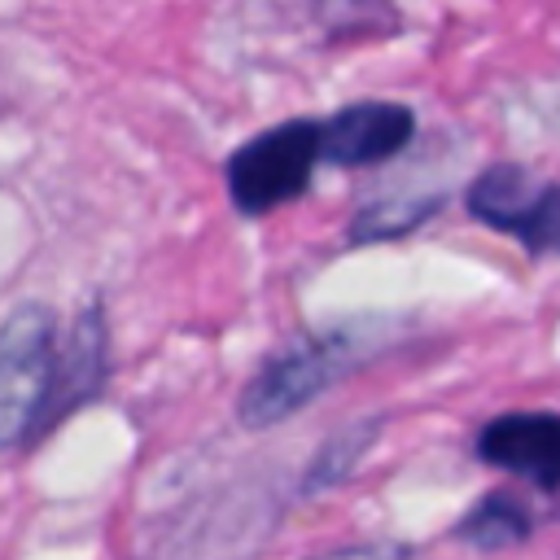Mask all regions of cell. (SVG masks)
Returning <instances> with one entry per match:
<instances>
[{"label":"cell","instance_id":"8992f818","mask_svg":"<svg viewBox=\"0 0 560 560\" xmlns=\"http://www.w3.org/2000/svg\"><path fill=\"white\" fill-rule=\"evenodd\" d=\"M337 346H311V350H289L276 354L241 394V420L245 424H271L289 411H298L311 394H319L332 376Z\"/></svg>","mask_w":560,"mask_h":560},{"label":"cell","instance_id":"ba28073f","mask_svg":"<svg viewBox=\"0 0 560 560\" xmlns=\"http://www.w3.org/2000/svg\"><path fill=\"white\" fill-rule=\"evenodd\" d=\"M315 18L328 35H385L394 31V0H315Z\"/></svg>","mask_w":560,"mask_h":560},{"label":"cell","instance_id":"7a4b0ae2","mask_svg":"<svg viewBox=\"0 0 560 560\" xmlns=\"http://www.w3.org/2000/svg\"><path fill=\"white\" fill-rule=\"evenodd\" d=\"M319 158V122L293 118L280 122L249 144H241L228 162V192L241 214H267L306 192Z\"/></svg>","mask_w":560,"mask_h":560},{"label":"cell","instance_id":"5b68a950","mask_svg":"<svg viewBox=\"0 0 560 560\" xmlns=\"http://www.w3.org/2000/svg\"><path fill=\"white\" fill-rule=\"evenodd\" d=\"M477 455L542 490H556L560 486V416L551 411L499 416L477 433Z\"/></svg>","mask_w":560,"mask_h":560},{"label":"cell","instance_id":"52a82bcc","mask_svg":"<svg viewBox=\"0 0 560 560\" xmlns=\"http://www.w3.org/2000/svg\"><path fill=\"white\" fill-rule=\"evenodd\" d=\"M529 534V516L512 503V499H486L481 508H472L459 525V538L490 551V547H512Z\"/></svg>","mask_w":560,"mask_h":560},{"label":"cell","instance_id":"6da1fadb","mask_svg":"<svg viewBox=\"0 0 560 560\" xmlns=\"http://www.w3.org/2000/svg\"><path fill=\"white\" fill-rule=\"evenodd\" d=\"M57 319L44 302H22L0 319V455L57 424Z\"/></svg>","mask_w":560,"mask_h":560},{"label":"cell","instance_id":"277c9868","mask_svg":"<svg viewBox=\"0 0 560 560\" xmlns=\"http://www.w3.org/2000/svg\"><path fill=\"white\" fill-rule=\"evenodd\" d=\"M416 131V114L394 101H359L341 105L328 122H319V158L337 166H376L394 158Z\"/></svg>","mask_w":560,"mask_h":560},{"label":"cell","instance_id":"3957f363","mask_svg":"<svg viewBox=\"0 0 560 560\" xmlns=\"http://www.w3.org/2000/svg\"><path fill=\"white\" fill-rule=\"evenodd\" d=\"M477 223L516 236L529 254H560V184H542L525 166H490L468 188Z\"/></svg>","mask_w":560,"mask_h":560}]
</instances>
